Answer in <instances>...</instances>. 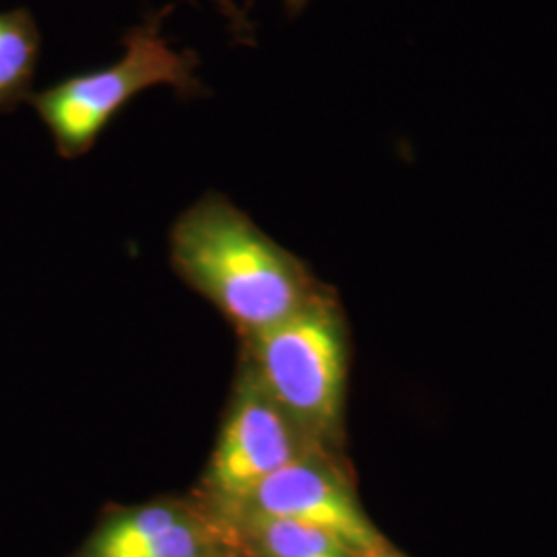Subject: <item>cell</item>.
Instances as JSON below:
<instances>
[{
  "label": "cell",
  "mask_w": 557,
  "mask_h": 557,
  "mask_svg": "<svg viewBox=\"0 0 557 557\" xmlns=\"http://www.w3.org/2000/svg\"><path fill=\"white\" fill-rule=\"evenodd\" d=\"M40 50V29L27 9L0 11V112L34 96Z\"/></svg>",
  "instance_id": "8"
},
{
  "label": "cell",
  "mask_w": 557,
  "mask_h": 557,
  "mask_svg": "<svg viewBox=\"0 0 557 557\" xmlns=\"http://www.w3.org/2000/svg\"><path fill=\"white\" fill-rule=\"evenodd\" d=\"M66 557H242L220 518L199 499L156 498L114 506Z\"/></svg>",
  "instance_id": "6"
},
{
  "label": "cell",
  "mask_w": 557,
  "mask_h": 557,
  "mask_svg": "<svg viewBox=\"0 0 557 557\" xmlns=\"http://www.w3.org/2000/svg\"><path fill=\"white\" fill-rule=\"evenodd\" d=\"M239 361L322 448L345 455L349 341L337 299L324 287L296 314L239 338Z\"/></svg>",
  "instance_id": "2"
},
{
  "label": "cell",
  "mask_w": 557,
  "mask_h": 557,
  "mask_svg": "<svg viewBox=\"0 0 557 557\" xmlns=\"http://www.w3.org/2000/svg\"><path fill=\"white\" fill-rule=\"evenodd\" d=\"M188 2H197V0H188ZM220 7L221 13L225 15V20L232 23L234 27V34L238 36L239 41H246V44H252V34H255V27L248 20V15L236 7L232 0H211Z\"/></svg>",
  "instance_id": "9"
},
{
  "label": "cell",
  "mask_w": 557,
  "mask_h": 557,
  "mask_svg": "<svg viewBox=\"0 0 557 557\" xmlns=\"http://www.w3.org/2000/svg\"><path fill=\"white\" fill-rule=\"evenodd\" d=\"M213 515L223 522L242 557H361L333 533L306 522L255 512Z\"/></svg>",
  "instance_id": "7"
},
{
  "label": "cell",
  "mask_w": 557,
  "mask_h": 557,
  "mask_svg": "<svg viewBox=\"0 0 557 557\" xmlns=\"http://www.w3.org/2000/svg\"><path fill=\"white\" fill-rule=\"evenodd\" d=\"M283 2H285V7H287L289 15H298L299 11L306 7L308 0H283Z\"/></svg>",
  "instance_id": "11"
},
{
  "label": "cell",
  "mask_w": 557,
  "mask_h": 557,
  "mask_svg": "<svg viewBox=\"0 0 557 557\" xmlns=\"http://www.w3.org/2000/svg\"><path fill=\"white\" fill-rule=\"evenodd\" d=\"M170 260L178 277L232 322L239 338L289 319L324 289L306 262L218 193L205 195L176 220Z\"/></svg>",
  "instance_id": "1"
},
{
  "label": "cell",
  "mask_w": 557,
  "mask_h": 557,
  "mask_svg": "<svg viewBox=\"0 0 557 557\" xmlns=\"http://www.w3.org/2000/svg\"><path fill=\"white\" fill-rule=\"evenodd\" d=\"M361 557H407L403 556L400 552H398L395 545H391V543H384L382 547H376V549H372V552H368V554H363Z\"/></svg>",
  "instance_id": "10"
},
{
  "label": "cell",
  "mask_w": 557,
  "mask_h": 557,
  "mask_svg": "<svg viewBox=\"0 0 557 557\" xmlns=\"http://www.w3.org/2000/svg\"><path fill=\"white\" fill-rule=\"evenodd\" d=\"M172 9L168 4L133 27L122 38V59L112 66L66 77L29 98L64 160L94 149L108 124L149 87L168 85L180 98L205 94L195 75L199 57L193 50H174L161 34V23Z\"/></svg>",
  "instance_id": "3"
},
{
  "label": "cell",
  "mask_w": 557,
  "mask_h": 557,
  "mask_svg": "<svg viewBox=\"0 0 557 557\" xmlns=\"http://www.w3.org/2000/svg\"><path fill=\"white\" fill-rule=\"evenodd\" d=\"M312 450L326 448L310 438L239 361L220 436L190 496L207 508L230 506Z\"/></svg>",
  "instance_id": "4"
},
{
  "label": "cell",
  "mask_w": 557,
  "mask_h": 557,
  "mask_svg": "<svg viewBox=\"0 0 557 557\" xmlns=\"http://www.w3.org/2000/svg\"><path fill=\"white\" fill-rule=\"evenodd\" d=\"M209 510L255 512L306 522L333 533L359 556L388 543L359 502L347 458L331 450H312L296 458L262 479L244 498Z\"/></svg>",
  "instance_id": "5"
}]
</instances>
